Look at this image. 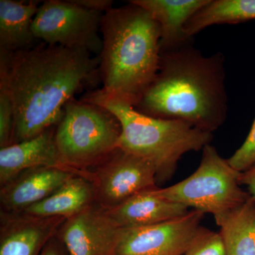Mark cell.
<instances>
[{
	"instance_id": "1",
	"label": "cell",
	"mask_w": 255,
	"mask_h": 255,
	"mask_svg": "<svg viewBox=\"0 0 255 255\" xmlns=\"http://www.w3.org/2000/svg\"><path fill=\"white\" fill-rule=\"evenodd\" d=\"M100 65V57L87 50L58 45L0 52V90L14 111L12 144L56 127L77 94L102 82Z\"/></svg>"
},
{
	"instance_id": "2",
	"label": "cell",
	"mask_w": 255,
	"mask_h": 255,
	"mask_svg": "<svg viewBox=\"0 0 255 255\" xmlns=\"http://www.w3.org/2000/svg\"><path fill=\"white\" fill-rule=\"evenodd\" d=\"M225 56H206L189 43L160 52L159 70L134 108L155 118L180 120L214 132L226 122Z\"/></svg>"
},
{
	"instance_id": "3",
	"label": "cell",
	"mask_w": 255,
	"mask_h": 255,
	"mask_svg": "<svg viewBox=\"0 0 255 255\" xmlns=\"http://www.w3.org/2000/svg\"><path fill=\"white\" fill-rule=\"evenodd\" d=\"M101 33L102 90L134 106L158 72V23L141 6L129 1L105 13Z\"/></svg>"
},
{
	"instance_id": "4",
	"label": "cell",
	"mask_w": 255,
	"mask_h": 255,
	"mask_svg": "<svg viewBox=\"0 0 255 255\" xmlns=\"http://www.w3.org/2000/svg\"><path fill=\"white\" fill-rule=\"evenodd\" d=\"M82 100L113 114L122 127L119 148L150 162L155 169L157 184L172 179L183 155L202 150L214 137L212 132L187 122L140 113L130 104L107 95L102 89L89 91Z\"/></svg>"
},
{
	"instance_id": "5",
	"label": "cell",
	"mask_w": 255,
	"mask_h": 255,
	"mask_svg": "<svg viewBox=\"0 0 255 255\" xmlns=\"http://www.w3.org/2000/svg\"><path fill=\"white\" fill-rule=\"evenodd\" d=\"M122 127L104 107L75 99L65 105L55 128L60 158L70 168L88 172L119 148Z\"/></svg>"
},
{
	"instance_id": "6",
	"label": "cell",
	"mask_w": 255,
	"mask_h": 255,
	"mask_svg": "<svg viewBox=\"0 0 255 255\" xmlns=\"http://www.w3.org/2000/svg\"><path fill=\"white\" fill-rule=\"evenodd\" d=\"M241 173L209 144L203 148L200 164L194 173L182 182L152 192L166 200L212 214L217 224L251 198L241 187Z\"/></svg>"
},
{
	"instance_id": "7",
	"label": "cell",
	"mask_w": 255,
	"mask_h": 255,
	"mask_svg": "<svg viewBox=\"0 0 255 255\" xmlns=\"http://www.w3.org/2000/svg\"><path fill=\"white\" fill-rule=\"evenodd\" d=\"M104 14L75 4L73 0H47L40 5L33 18L32 32L37 40L47 45L85 50L100 56Z\"/></svg>"
},
{
	"instance_id": "8",
	"label": "cell",
	"mask_w": 255,
	"mask_h": 255,
	"mask_svg": "<svg viewBox=\"0 0 255 255\" xmlns=\"http://www.w3.org/2000/svg\"><path fill=\"white\" fill-rule=\"evenodd\" d=\"M91 173L95 201L105 209H113L138 193L158 188L153 165L120 148Z\"/></svg>"
},
{
	"instance_id": "9",
	"label": "cell",
	"mask_w": 255,
	"mask_h": 255,
	"mask_svg": "<svg viewBox=\"0 0 255 255\" xmlns=\"http://www.w3.org/2000/svg\"><path fill=\"white\" fill-rule=\"evenodd\" d=\"M204 217V213L194 209L182 217L152 226L121 228L117 255H184Z\"/></svg>"
},
{
	"instance_id": "10",
	"label": "cell",
	"mask_w": 255,
	"mask_h": 255,
	"mask_svg": "<svg viewBox=\"0 0 255 255\" xmlns=\"http://www.w3.org/2000/svg\"><path fill=\"white\" fill-rule=\"evenodd\" d=\"M120 229L107 210L93 204L65 219L59 233L69 255H117Z\"/></svg>"
},
{
	"instance_id": "11",
	"label": "cell",
	"mask_w": 255,
	"mask_h": 255,
	"mask_svg": "<svg viewBox=\"0 0 255 255\" xmlns=\"http://www.w3.org/2000/svg\"><path fill=\"white\" fill-rule=\"evenodd\" d=\"M55 128H50L29 140L0 149L1 187L23 171L40 167L65 169L91 180V172L70 168L60 158L55 144Z\"/></svg>"
},
{
	"instance_id": "12",
	"label": "cell",
	"mask_w": 255,
	"mask_h": 255,
	"mask_svg": "<svg viewBox=\"0 0 255 255\" xmlns=\"http://www.w3.org/2000/svg\"><path fill=\"white\" fill-rule=\"evenodd\" d=\"M65 220L1 213L0 255H39Z\"/></svg>"
},
{
	"instance_id": "13",
	"label": "cell",
	"mask_w": 255,
	"mask_h": 255,
	"mask_svg": "<svg viewBox=\"0 0 255 255\" xmlns=\"http://www.w3.org/2000/svg\"><path fill=\"white\" fill-rule=\"evenodd\" d=\"M76 174L56 167L23 171L1 187L0 201L4 213L19 214L51 195Z\"/></svg>"
},
{
	"instance_id": "14",
	"label": "cell",
	"mask_w": 255,
	"mask_h": 255,
	"mask_svg": "<svg viewBox=\"0 0 255 255\" xmlns=\"http://www.w3.org/2000/svg\"><path fill=\"white\" fill-rule=\"evenodd\" d=\"M141 6L158 23L160 28V52L180 48L193 43L185 24L209 0H132Z\"/></svg>"
},
{
	"instance_id": "15",
	"label": "cell",
	"mask_w": 255,
	"mask_h": 255,
	"mask_svg": "<svg viewBox=\"0 0 255 255\" xmlns=\"http://www.w3.org/2000/svg\"><path fill=\"white\" fill-rule=\"evenodd\" d=\"M106 210L122 228L152 226L182 217L189 211L187 206L159 198L152 190L138 193L120 205Z\"/></svg>"
},
{
	"instance_id": "16",
	"label": "cell",
	"mask_w": 255,
	"mask_h": 255,
	"mask_svg": "<svg viewBox=\"0 0 255 255\" xmlns=\"http://www.w3.org/2000/svg\"><path fill=\"white\" fill-rule=\"evenodd\" d=\"M38 0H0V52L12 53L35 47L32 23Z\"/></svg>"
},
{
	"instance_id": "17",
	"label": "cell",
	"mask_w": 255,
	"mask_h": 255,
	"mask_svg": "<svg viewBox=\"0 0 255 255\" xmlns=\"http://www.w3.org/2000/svg\"><path fill=\"white\" fill-rule=\"evenodd\" d=\"M95 201V189L91 181L75 175L51 195L21 213L35 217L66 219L87 209Z\"/></svg>"
},
{
	"instance_id": "18",
	"label": "cell",
	"mask_w": 255,
	"mask_h": 255,
	"mask_svg": "<svg viewBox=\"0 0 255 255\" xmlns=\"http://www.w3.org/2000/svg\"><path fill=\"white\" fill-rule=\"evenodd\" d=\"M217 225L226 255H255V199L252 196Z\"/></svg>"
},
{
	"instance_id": "19",
	"label": "cell",
	"mask_w": 255,
	"mask_h": 255,
	"mask_svg": "<svg viewBox=\"0 0 255 255\" xmlns=\"http://www.w3.org/2000/svg\"><path fill=\"white\" fill-rule=\"evenodd\" d=\"M255 19V0H209L185 24L188 36L194 37L216 24L239 23Z\"/></svg>"
},
{
	"instance_id": "20",
	"label": "cell",
	"mask_w": 255,
	"mask_h": 255,
	"mask_svg": "<svg viewBox=\"0 0 255 255\" xmlns=\"http://www.w3.org/2000/svg\"><path fill=\"white\" fill-rule=\"evenodd\" d=\"M184 255H226L221 235L201 226Z\"/></svg>"
},
{
	"instance_id": "21",
	"label": "cell",
	"mask_w": 255,
	"mask_h": 255,
	"mask_svg": "<svg viewBox=\"0 0 255 255\" xmlns=\"http://www.w3.org/2000/svg\"><path fill=\"white\" fill-rule=\"evenodd\" d=\"M227 159L233 168L240 172H245L255 165V119L243 145Z\"/></svg>"
},
{
	"instance_id": "22",
	"label": "cell",
	"mask_w": 255,
	"mask_h": 255,
	"mask_svg": "<svg viewBox=\"0 0 255 255\" xmlns=\"http://www.w3.org/2000/svg\"><path fill=\"white\" fill-rule=\"evenodd\" d=\"M14 130V111L9 95L0 90V147L12 144Z\"/></svg>"
},
{
	"instance_id": "23",
	"label": "cell",
	"mask_w": 255,
	"mask_h": 255,
	"mask_svg": "<svg viewBox=\"0 0 255 255\" xmlns=\"http://www.w3.org/2000/svg\"><path fill=\"white\" fill-rule=\"evenodd\" d=\"M75 4L87 9L107 12L112 9L114 1L112 0H73Z\"/></svg>"
},
{
	"instance_id": "24",
	"label": "cell",
	"mask_w": 255,
	"mask_h": 255,
	"mask_svg": "<svg viewBox=\"0 0 255 255\" xmlns=\"http://www.w3.org/2000/svg\"><path fill=\"white\" fill-rule=\"evenodd\" d=\"M241 185H246L252 197L255 199V165L241 172L239 177Z\"/></svg>"
},
{
	"instance_id": "25",
	"label": "cell",
	"mask_w": 255,
	"mask_h": 255,
	"mask_svg": "<svg viewBox=\"0 0 255 255\" xmlns=\"http://www.w3.org/2000/svg\"><path fill=\"white\" fill-rule=\"evenodd\" d=\"M39 255H63L53 238L45 246Z\"/></svg>"
}]
</instances>
